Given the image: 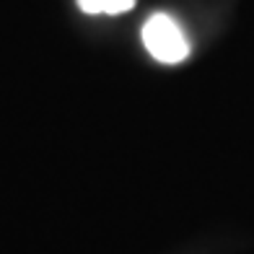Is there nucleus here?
<instances>
[{"mask_svg": "<svg viewBox=\"0 0 254 254\" xmlns=\"http://www.w3.org/2000/svg\"><path fill=\"white\" fill-rule=\"evenodd\" d=\"M143 44L153 60L164 65H179L190 57V42L177 18L169 13H153L143 24Z\"/></svg>", "mask_w": 254, "mask_h": 254, "instance_id": "nucleus-1", "label": "nucleus"}, {"mask_svg": "<svg viewBox=\"0 0 254 254\" xmlns=\"http://www.w3.org/2000/svg\"><path fill=\"white\" fill-rule=\"evenodd\" d=\"M78 5L83 13L96 16V13H107V16H120L135 8V0H78Z\"/></svg>", "mask_w": 254, "mask_h": 254, "instance_id": "nucleus-2", "label": "nucleus"}]
</instances>
